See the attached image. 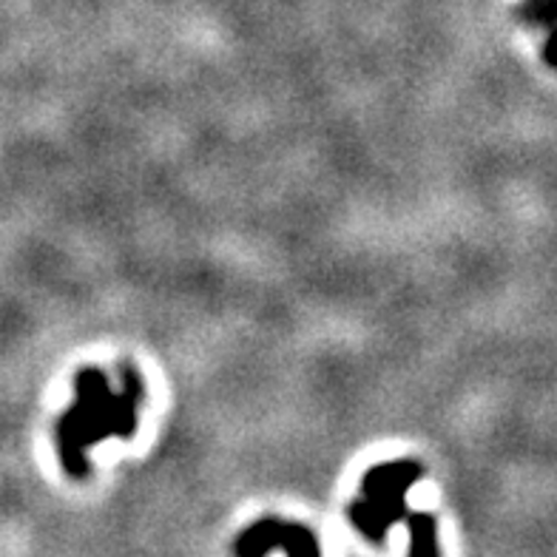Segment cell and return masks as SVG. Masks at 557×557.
Instances as JSON below:
<instances>
[{"instance_id": "6da1fadb", "label": "cell", "mask_w": 557, "mask_h": 557, "mask_svg": "<svg viewBox=\"0 0 557 557\" xmlns=\"http://www.w3.org/2000/svg\"><path fill=\"white\" fill-rule=\"evenodd\" d=\"M143 401L146 384L128 364H120V389H111L106 373L97 367H86L74 375V404L58 421L63 470L72 478H88V449L106 438H132Z\"/></svg>"}, {"instance_id": "7a4b0ae2", "label": "cell", "mask_w": 557, "mask_h": 557, "mask_svg": "<svg viewBox=\"0 0 557 557\" xmlns=\"http://www.w3.org/2000/svg\"><path fill=\"white\" fill-rule=\"evenodd\" d=\"M426 475L418 461H384L375 463L361 478V500L347 506V521L367 541L384 543L387 532L407 518V492Z\"/></svg>"}, {"instance_id": "3957f363", "label": "cell", "mask_w": 557, "mask_h": 557, "mask_svg": "<svg viewBox=\"0 0 557 557\" xmlns=\"http://www.w3.org/2000/svg\"><path fill=\"white\" fill-rule=\"evenodd\" d=\"M273 549L285 552L287 557H322L313 529L282 518H262L250 523L234 541L236 557H268Z\"/></svg>"}, {"instance_id": "277c9868", "label": "cell", "mask_w": 557, "mask_h": 557, "mask_svg": "<svg viewBox=\"0 0 557 557\" xmlns=\"http://www.w3.org/2000/svg\"><path fill=\"white\" fill-rule=\"evenodd\" d=\"M407 527H410V557H441L438 532H435V515L430 512H407Z\"/></svg>"}, {"instance_id": "5b68a950", "label": "cell", "mask_w": 557, "mask_h": 557, "mask_svg": "<svg viewBox=\"0 0 557 557\" xmlns=\"http://www.w3.org/2000/svg\"><path fill=\"white\" fill-rule=\"evenodd\" d=\"M521 15L529 23H541L546 29V63H555L552 60V26H555V0H527L521 7Z\"/></svg>"}]
</instances>
